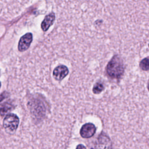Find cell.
I'll list each match as a JSON object with an SVG mask.
<instances>
[{
	"label": "cell",
	"mask_w": 149,
	"mask_h": 149,
	"mask_svg": "<svg viewBox=\"0 0 149 149\" xmlns=\"http://www.w3.org/2000/svg\"><path fill=\"white\" fill-rule=\"evenodd\" d=\"M95 132L96 127L94 125L91 123H87L81 126L80 134L83 138H90L95 134Z\"/></svg>",
	"instance_id": "277c9868"
},
{
	"label": "cell",
	"mask_w": 149,
	"mask_h": 149,
	"mask_svg": "<svg viewBox=\"0 0 149 149\" xmlns=\"http://www.w3.org/2000/svg\"><path fill=\"white\" fill-rule=\"evenodd\" d=\"M106 72L112 78L118 79L121 77L124 72V66L123 61L120 56L116 55L112 57L107 65Z\"/></svg>",
	"instance_id": "6da1fadb"
},
{
	"label": "cell",
	"mask_w": 149,
	"mask_h": 149,
	"mask_svg": "<svg viewBox=\"0 0 149 149\" xmlns=\"http://www.w3.org/2000/svg\"><path fill=\"white\" fill-rule=\"evenodd\" d=\"M33 40V36L31 33H29L23 36L19 42L18 49L20 51L23 52L26 51L30 47V44Z\"/></svg>",
	"instance_id": "5b68a950"
},
{
	"label": "cell",
	"mask_w": 149,
	"mask_h": 149,
	"mask_svg": "<svg viewBox=\"0 0 149 149\" xmlns=\"http://www.w3.org/2000/svg\"><path fill=\"white\" fill-rule=\"evenodd\" d=\"M140 67L143 70H149V59L144 58L141 61L140 63Z\"/></svg>",
	"instance_id": "8fae6325"
},
{
	"label": "cell",
	"mask_w": 149,
	"mask_h": 149,
	"mask_svg": "<svg viewBox=\"0 0 149 149\" xmlns=\"http://www.w3.org/2000/svg\"><path fill=\"white\" fill-rule=\"evenodd\" d=\"M90 149H112V143L109 138L104 134H100Z\"/></svg>",
	"instance_id": "3957f363"
},
{
	"label": "cell",
	"mask_w": 149,
	"mask_h": 149,
	"mask_svg": "<svg viewBox=\"0 0 149 149\" xmlns=\"http://www.w3.org/2000/svg\"><path fill=\"white\" fill-rule=\"evenodd\" d=\"M69 73L68 68L63 65H61L56 66L53 71V76L56 80L61 81L64 79Z\"/></svg>",
	"instance_id": "8992f818"
},
{
	"label": "cell",
	"mask_w": 149,
	"mask_h": 149,
	"mask_svg": "<svg viewBox=\"0 0 149 149\" xmlns=\"http://www.w3.org/2000/svg\"><path fill=\"white\" fill-rule=\"evenodd\" d=\"M44 105L40 101L36 100L34 104L32 105V108L33 109V112L35 114H37V115H41L42 113L44 112L43 109H44Z\"/></svg>",
	"instance_id": "ba28073f"
},
{
	"label": "cell",
	"mask_w": 149,
	"mask_h": 149,
	"mask_svg": "<svg viewBox=\"0 0 149 149\" xmlns=\"http://www.w3.org/2000/svg\"><path fill=\"white\" fill-rule=\"evenodd\" d=\"M55 19V13L52 12L45 16L41 23V29L44 31H46L49 27L54 23Z\"/></svg>",
	"instance_id": "52a82bcc"
},
{
	"label": "cell",
	"mask_w": 149,
	"mask_h": 149,
	"mask_svg": "<svg viewBox=\"0 0 149 149\" xmlns=\"http://www.w3.org/2000/svg\"><path fill=\"white\" fill-rule=\"evenodd\" d=\"M19 123V118L14 113H9L5 117L3 122L4 128L9 132H14Z\"/></svg>",
	"instance_id": "7a4b0ae2"
},
{
	"label": "cell",
	"mask_w": 149,
	"mask_h": 149,
	"mask_svg": "<svg viewBox=\"0 0 149 149\" xmlns=\"http://www.w3.org/2000/svg\"><path fill=\"white\" fill-rule=\"evenodd\" d=\"M13 108V106L8 102H5L0 105V113L1 115H3L8 111H10Z\"/></svg>",
	"instance_id": "9c48e42d"
},
{
	"label": "cell",
	"mask_w": 149,
	"mask_h": 149,
	"mask_svg": "<svg viewBox=\"0 0 149 149\" xmlns=\"http://www.w3.org/2000/svg\"><path fill=\"white\" fill-rule=\"evenodd\" d=\"M0 87H1V83H0Z\"/></svg>",
	"instance_id": "5bb4252c"
},
{
	"label": "cell",
	"mask_w": 149,
	"mask_h": 149,
	"mask_svg": "<svg viewBox=\"0 0 149 149\" xmlns=\"http://www.w3.org/2000/svg\"><path fill=\"white\" fill-rule=\"evenodd\" d=\"M76 149H86V147L84 146H83V144H79L77 147Z\"/></svg>",
	"instance_id": "7c38bea8"
},
{
	"label": "cell",
	"mask_w": 149,
	"mask_h": 149,
	"mask_svg": "<svg viewBox=\"0 0 149 149\" xmlns=\"http://www.w3.org/2000/svg\"><path fill=\"white\" fill-rule=\"evenodd\" d=\"M104 89V85L100 83V82H97L96 83L93 88V91L94 94H99L101 92H102Z\"/></svg>",
	"instance_id": "30bf717a"
},
{
	"label": "cell",
	"mask_w": 149,
	"mask_h": 149,
	"mask_svg": "<svg viewBox=\"0 0 149 149\" xmlns=\"http://www.w3.org/2000/svg\"><path fill=\"white\" fill-rule=\"evenodd\" d=\"M147 89H148V90L149 91V80H148V83H147Z\"/></svg>",
	"instance_id": "4fadbf2b"
}]
</instances>
